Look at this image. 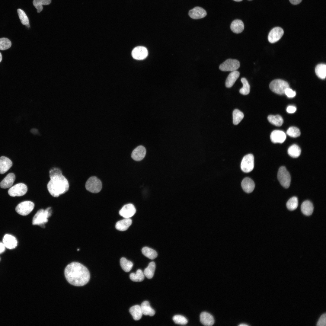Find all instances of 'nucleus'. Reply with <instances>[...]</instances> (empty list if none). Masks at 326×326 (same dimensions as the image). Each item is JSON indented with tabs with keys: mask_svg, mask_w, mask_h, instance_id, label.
Returning <instances> with one entry per match:
<instances>
[{
	"mask_svg": "<svg viewBox=\"0 0 326 326\" xmlns=\"http://www.w3.org/2000/svg\"><path fill=\"white\" fill-rule=\"evenodd\" d=\"M68 282L76 286H82L89 281L90 274L85 266L78 262H72L67 266L64 271Z\"/></svg>",
	"mask_w": 326,
	"mask_h": 326,
	"instance_id": "nucleus-1",
	"label": "nucleus"
},
{
	"mask_svg": "<svg viewBox=\"0 0 326 326\" xmlns=\"http://www.w3.org/2000/svg\"><path fill=\"white\" fill-rule=\"evenodd\" d=\"M50 177V180L47 184V188L52 196L58 197L68 190V181L62 174L53 175Z\"/></svg>",
	"mask_w": 326,
	"mask_h": 326,
	"instance_id": "nucleus-2",
	"label": "nucleus"
},
{
	"mask_svg": "<svg viewBox=\"0 0 326 326\" xmlns=\"http://www.w3.org/2000/svg\"><path fill=\"white\" fill-rule=\"evenodd\" d=\"M52 213L50 207H48L45 210L39 209L33 217L32 224L39 225L44 227V225L48 222V218L51 216Z\"/></svg>",
	"mask_w": 326,
	"mask_h": 326,
	"instance_id": "nucleus-3",
	"label": "nucleus"
},
{
	"mask_svg": "<svg viewBox=\"0 0 326 326\" xmlns=\"http://www.w3.org/2000/svg\"><path fill=\"white\" fill-rule=\"evenodd\" d=\"M289 87L287 82L280 79L273 81L269 85L270 88L272 91L279 94H284L285 89Z\"/></svg>",
	"mask_w": 326,
	"mask_h": 326,
	"instance_id": "nucleus-4",
	"label": "nucleus"
},
{
	"mask_svg": "<svg viewBox=\"0 0 326 326\" xmlns=\"http://www.w3.org/2000/svg\"><path fill=\"white\" fill-rule=\"evenodd\" d=\"M85 187L88 191L94 193L99 192L102 187L101 181L97 177L92 176L90 177L87 181Z\"/></svg>",
	"mask_w": 326,
	"mask_h": 326,
	"instance_id": "nucleus-5",
	"label": "nucleus"
},
{
	"mask_svg": "<svg viewBox=\"0 0 326 326\" xmlns=\"http://www.w3.org/2000/svg\"><path fill=\"white\" fill-rule=\"evenodd\" d=\"M278 179L282 186L288 188L290 186L291 177L289 172L284 166H281L279 169L277 173Z\"/></svg>",
	"mask_w": 326,
	"mask_h": 326,
	"instance_id": "nucleus-6",
	"label": "nucleus"
},
{
	"mask_svg": "<svg viewBox=\"0 0 326 326\" xmlns=\"http://www.w3.org/2000/svg\"><path fill=\"white\" fill-rule=\"evenodd\" d=\"M34 207V203L32 202L24 201L20 203L17 206L15 210L21 215L26 216L33 210Z\"/></svg>",
	"mask_w": 326,
	"mask_h": 326,
	"instance_id": "nucleus-7",
	"label": "nucleus"
},
{
	"mask_svg": "<svg viewBox=\"0 0 326 326\" xmlns=\"http://www.w3.org/2000/svg\"><path fill=\"white\" fill-rule=\"evenodd\" d=\"M254 166V157L252 154H248L244 157L241 164V168L243 171L249 172L253 170Z\"/></svg>",
	"mask_w": 326,
	"mask_h": 326,
	"instance_id": "nucleus-8",
	"label": "nucleus"
},
{
	"mask_svg": "<svg viewBox=\"0 0 326 326\" xmlns=\"http://www.w3.org/2000/svg\"><path fill=\"white\" fill-rule=\"evenodd\" d=\"M239 61L235 59H228L221 64L219 69L223 71H233L237 70L239 67Z\"/></svg>",
	"mask_w": 326,
	"mask_h": 326,
	"instance_id": "nucleus-9",
	"label": "nucleus"
},
{
	"mask_svg": "<svg viewBox=\"0 0 326 326\" xmlns=\"http://www.w3.org/2000/svg\"><path fill=\"white\" fill-rule=\"evenodd\" d=\"M27 190V186L24 184L20 183L15 184L8 190L9 195L11 197L21 196L25 194Z\"/></svg>",
	"mask_w": 326,
	"mask_h": 326,
	"instance_id": "nucleus-10",
	"label": "nucleus"
},
{
	"mask_svg": "<svg viewBox=\"0 0 326 326\" xmlns=\"http://www.w3.org/2000/svg\"><path fill=\"white\" fill-rule=\"evenodd\" d=\"M283 34V30L281 28L279 27H274L269 32L268 37V40L271 43L276 42L281 38Z\"/></svg>",
	"mask_w": 326,
	"mask_h": 326,
	"instance_id": "nucleus-11",
	"label": "nucleus"
},
{
	"mask_svg": "<svg viewBox=\"0 0 326 326\" xmlns=\"http://www.w3.org/2000/svg\"><path fill=\"white\" fill-rule=\"evenodd\" d=\"M131 54L134 59L140 60L143 59L147 57L148 52L147 49L145 47L138 46L134 48Z\"/></svg>",
	"mask_w": 326,
	"mask_h": 326,
	"instance_id": "nucleus-12",
	"label": "nucleus"
},
{
	"mask_svg": "<svg viewBox=\"0 0 326 326\" xmlns=\"http://www.w3.org/2000/svg\"><path fill=\"white\" fill-rule=\"evenodd\" d=\"M136 212L135 207L132 204L124 205L120 210V215L124 218H130L133 216Z\"/></svg>",
	"mask_w": 326,
	"mask_h": 326,
	"instance_id": "nucleus-13",
	"label": "nucleus"
},
{
	"mask_svg": "<svg viewBox=\"0 0 326 326\" xmlns=\"http://www.w3.org/2000/svg\"><path fill=\"white\" fill-rule=\"evenodd\" d=\"M286 138V135L283 131L274 130L272 132L270 135L271 141L274 143H282Z\"/></svg>",
	"mask_w": 326,
	"mask_h": 326,
	"instance_id": "nucleus-14",
	"label": "nucleus"
},
{
	"mask_svg": "<svg viewBox=\"0 0 326 326\" xmlns=\"http://www.w3.org/2000/svg\"><path fill=\"white\" fill-rule=\"evenodd\" d=\"M146 150L142 145H139L134 149L131 154L132 158L136 161H140L143 159L146 154Z\"/></svg>",
	"mask_w": 326,
	"mask_h": 326,
	"instance_id": "nucleus-15",
	"label": "nucleus"
},
{
	"mask_svg": "<svg viewBox=\"0 0 326 326\" xmlns=\"http://www.w3.org/2000/svg\"><path fill=\"white\" fill-rule=\"evenodd\" d=\"M206 11L203 8L196 7L190 10L189 15L193 19H199L204 17L206 15Z\"/></svg>",
	"mask_w": 326,
	"mask_h": 326,
	"instance_id": "nucleus-16",
	"label": "nucleus"
},
{
	"mask_svg": "<svg viewBox=\"0 0 326 326\" xmlns=\"http://www.w3.org/2000/svg\"><path fill=\"white\" fill-rule=\"evenodd\" d=\"M2 241L5 247L10 249L15 248L17 245L16 239L11 235H5L3 238Z\"/></svg>",
	"mask_w": 326,
	"mask_h": 326,
	"instance_id": "nucleus-17",
	"label": "nucleus"
},
{
	"mask_svg": "<svg viewBox=\"0 0 326 326\" xmlns=\"http://www.w3.org/2000/svg\"><path fill=\"white\" fill-rule=\"evenodd\" d=\"M12 163L8 158L5 156L0 157V174L6 172L11 167Z\"/></svg>",
	"mask_w": 326,
	"mask_h": 326,
	"instance_id": "nucleus-18",
	"label": "nucleus"
},
{
	"mask_svg": "<svg viewBox=\"0 0 326 326\" xmlns=\"http://www.w3.org/2000/svg\"><path fill=\"white\" fill-rule=\"evenodd\" d=\"M200 319L201 322L205 326H211L214 323V319L213 316L206 312H203L201 313Z\"/></svg>",
	"mask_w": 326,
	"mask_h": 326,
	"instance_id": "nucleus-19",
	"label": "nucleus"
},
{
	"mask_svg": "<svg viewBox=\"0 0 326 326\" xmlns=\"http://www.w3.org/2000/svg\"><path fill=\"white\" fill-rule=\"evenodd\" d=\"M241 185L243 190L248 193L252 192L255 187V184L254 181L250 178L248 177L243 179Z\"/></svg>",
	"mask_w": 326,
	"mask_h": 326,
	"instance_id": "nucleus-20",
	"label": "nucleus"
},
{
	"mask_svg": "<svg viewBox=\"0 0 326 326\" xmlns=\"http://www.w3.org/2000/svg\"><path fill=\"white\" fill-rule=\"evenodd\" d=\"M15 179L14 174H8L0 183V187L2 188H7L13 185Z\"/></svg>",
	"mask_w": 326,
	"mask_h": 326,
	"instance_id": "nucleus-21",
	"label": "nucleus"
},
{
	"mask_svg": "<svg viewBox=\"0 0 326 326\" xmlns=\"http://www.w3.org/2000/svg\"><path fill=\"white\" fill-rule=\"evenodd\" d=\"M132 223V220L130 218H125L116 223V228L119 231H124L127 229Z\"/></svg>",
	"mask_w": 326,
	"mask_h": 326,
	"instance_id": "nucleus-22",
	"label": "nucleus"
},
{
	"mask_svg": "<svg viewBox=\"0 0 326 326\" xmlns=\"http://www.w3.org/2000/svg\"><path fill=\"white\" fill-rule=\"evenodd\" d=\"M239 72L237 70L232 71L226 79L225 82L226 87L228 88L231 87L239 77Z\"/></svg>",
	"mask_w": 326,
	"mask_h": 326,
	"instance_id": "nucleus-23",
	"label": "nucleus"
},
{
	"mask_svg": "<svg viewBox=\"0 0 326 326\" xmlns=\"http://www.w3.org/2000/svg\"><path fill=\"white\" fill-rule=\"evenodd\" d=\"M314 209L313 205L309 200L304 201L301 205V210L303 213L306 216H310L313 213Z\"/></svg>",
	"mask_w": 326,
	"mask_h": 326,
	"instance_id": "nucleus-24",
	"label": "nucleus"
},
{
	"mask_svg": "<svg viewBox=\"0 0 326 326\" xmlns=\"http://www.w3.org/2000/svg\"><path fill=\"white\" fill-rule=\"evenodd\" d=\"M230 28L231 30L234 33L239 34L241 33L244 28V25L243 22L240 20H235L232 23Z\"/></svg>",
	"mask_w": 326,
	"mask_h": 326,
	"instance_id": "nucleus-25",
	"label": "nucleus"
},
{
	"mask_svg": "<svg viewBox=\"0 0 326 326\" xmlns=\"http://www.w3.org/2000/svg\"><path fill=\"white\" fill-rule=\"evenodd\" d=\"M140 307L143 314L151 316L155 314V311L151 307L148 301H145L143 302Z\"/></svg>",
	"mask_w": 326,
	"mask_h": 326,
	"instance_id": "nucleus-26",
	"label": "nucleus"
},
{
	"mask_svg": "<svg viewBox=\"0 0 326 326\" xmlns=\"http://www.w3.org/2000/svg\"><path fill=\"white\" fill-rule=\"evenodd\" d=\"M129 312L133 319L136 321L140 319L143 315L140 306L139 305H136L131 307Z\"/></svg>",
	"mask_w": 326,
	"mask_h": 326,
	"instance_id": "nucleus-27",
	"label": "nucleus"
},
{
	"mask_svg": "<svg viewBox=\"0 0 326 326\" xmlns=\"http://www.w3.org/2000/svg\"><path fill=\"white\" fill-rule=\"evenodd\" d=\"M315 72L317 76L322 79L325 78L326 75V65L324 64L318 65L315 68Z\"/></svg>",
	"mask_w": 326,
	"mask_h": 326,
	"instance_id": "nucleus-28",
	"label": "nucleus"
},
{
	"mask_svg": "<svg viewBox=\"0 0 326 326\" xmlns=\"http://www.w3.org/2000/svg\"><path fill=\"white\" fill-rule=\"evenodd\" d=\"M267 119L270 123L276 126H280L283 123L282 117L279 115H269Z\"/></svg>",
	"mask_w": 326,
	"mask_h": 326,
	"instance_id": "nucleus-29",
	"label": "nucleus"
},
{
	"mask_svg": "<svg viewBox=\"0 0 326 326\" xmlns=\"http://www.w3.org/2000/svg\"><path fill=\"white\" fill-rule=\"evenodd\" d=\"M155 269V264L154 262L150 263L148 267L144 270V275L148 279H151L153 277Z\"/></svg>",
	"mask_w": 326,
	"mask_h": 326,
	"instance_id": "nucleus-30",
	"label": "nucleus"
},
{
	"mask_svg": "<svg viewBox=\"0 0 326 326\" xmlns=\"http://www.w3.org/2000/svg\"><path fill=\"white\" fill-rule=\"evenodd\" d=\"M301 153L300 148L297 145L293 144L290 146L288 150V153L291 157L296 158L299 157Z\"/></svg>",
	"mask_w": 326,
	"mask_h": 326,
	"instance_id": "nucleus-31",
	"label": "nucleus"
},
{
	"mask_svg": "<svg viewBox=\"0 0 326 326\" xmlns=\"http://www.w3.org/2000/svg\"><path fill=\"white\" fill-rule=\"evenodd\" d=\"M51 2V0H33V3L37 9V12L39 13L43 9V5H49Z\"/></svg>",
	"mask_w": 326,
	"mask_h": 326,
	"instance_id": "nucleus-32",
	"label": "nucleus"
},
{
	"mask_svg": "<svg viewBox=\"0 0 326 326\" xmlns=\"http://www.w3.org/2000/svg\"><path fill=\"white\" fill-rule=\"evenodd\" d=\"M130 279L133 281L139 282L142 281L144 279V273L140 269H138L136 272L131 273L129 275Z\"/></svg>",
	"mask_w": 326,
	"mask_h": 326,
	"instance_id": "nucleus-33",
	"label": "nucleus"
},
{
	"mask_svg": "<svg viewBox=\"0 0 326 326\" xmlns=\"http://www.w3.org/2000/svg\"><path fill=\"white\" fill-rule=\"evenodd\" d=\"M120 263L122 269L126 272H129L133 266V264L131 261L124 257L120 259Z\"/></svg>",
	"mask_w": 326,
	"mask_h": 326,
	"instance_id": "nucleus-34",
	"label": "nucleus"
},
{
	"mask_svg": "<svg viewBox=\"0 0 326 326\" xmlns=\"http://www.w3.org/2000/svg\"><path fill=\"white\" fill-rule=\"evenodd\" d=\"M142 251L144 256L151 259H153L157 256L156 252L154 249L148 247H143L142 250Z\"/></svg>",
	"mask_w": 326,
	"mask_h": 326,
	"instance_id": "nucleus-35",
	"label": "nucleus"
},
{
	"mask_svg": "<svg viewBox=\"0 0 326 326\" xmlns=\"http://www.w3.org/2000/svg\"><path fill=\"white\" fill-rule=\"evenodd\" d=\"M17 12L21 21L23 25L30 27L29 19L24 11L21 9L17 10Z\"/></svg>",
	"mask_w": 326,
	"mask_h": 326,
	"instance_id": "nucleus-36",
	"label": "nucleus"
},
{
	"mask_svg": "<svg viewBox=\"0 0 326 326\" xmlns=\"http://www.w3.org/2000/svg\"><path fill=\"white\" fill-rule=\"evenodd\" d=\"M244 117L242 112L239 110L235 109L233 112V122L234 125H238Z\"/></svg>",
	"mask_w": 326,
	"mask_h": 326,
	"instance_id": "nucleus-37",
	"label": "nucleus"
},
{
	"mask_svg": "<svg viewBox=\"0 0 326 326\" xmlns=\"http://www.w3.org/2000/svg\"><path fill=\"white\" fill-rule=\"evenodd\" d=\"M243 86L239 90L240 93L243 95H246L249 94L250 87L247 80L245 78H242L241 79Z\"/></svg>",
	"mask_w": 326,
	"mask_h": 326,
	"instance_id": "nucleus-38",
	"label": "nucleus"
},
{
	"mask_svg": "<svg viewBox=\"0 0 326 326\" xmlns=\"http://www.w3.org/2000/svg\"><path fill=\"white\" fill-rule=\"evenodd\" d=\"M298 204V200L297 197H293L288 200L286 203V206L289 210H293L297 208Z\"/></svg>",
	"mask_w": 326,
	"mask_h": 326,
	"instance_id": "nucleus-39",
	"label": "nucleus"
},
{
	"mask_svg": "<svg viewBox=\"0 0 326 326\" xmlns=\"http://www.w3.org/2000/svg\"><path fill=\"white\" fill-rule=\"evenodd\" d=\"M11 45V41L6 38H0V50H5L9 48Z\"/></svg>",
	"mask_w": 326,
	"mask_h": 326,
	"instance_id": "nucleus-40",
	"label": "nucleus"
},
{
	"mask_svg": "<svg viewBox=\"0 0 326 326\" xmlns=\"http://www.w3.org/2000/svg\"><path fill=\"white\" fill-rule=\"evenodd\" d=\"M286 133L289 136L294 138L299 136L301 134L299 129L295 126L290 127L287 130Z\"/></svg>",
	"mask_w": 326,
	"mask_h": 326,
	"instance_id": "nucleus-41",
	"label": "nucleus"
},
{
	"mask_svg": "<svg viewBox=\"0 0 326 326\" xmlns=\"http://www.w3.org/2000/svg\"><path fill=\"white\" fill-rule=\"evenodd\" d=\"M173 320L175 323L182 325L186 324L188 322L187 318L181 315H176L173 316Z\"/></svg>",
	"mask_w": 326,
	"mask_h": 326,
	"instance_id": "nucleus-42",
	"label": "nucleus"
},
{
	"mask_svg": "<svg viewBox=\"0 0 326 326\" xmlns=\"http://www.w3.org/2000/svg\"><path fill=\"white\" fill-rule=\"evenodd\" d=\"M326 313L322 314L320 318L317 323V326H325L326 322Z\"/></svg>",
	"mask_w": 326,
	"mask_h": 326,
	"instance_id": "nucleus-43",
	"label": "nucleus"
},
{
	"mask_svg": "<svg viewBox=\"0 0 326 326\" xmlns=\"http://www.w3.org/2000/svg\"><path fill=\"white\" fill-rule=\"evenodd\" d=\"M284 94L289 98L293 97L296 95V92L293 91L289 88H287L285 89Z\"/></svg>",
	"mask_w": 326,
	"mask_h": 326,
	"instance_id": "nucleus-44",
	"label": "nucleus"
},
{
	"mask_svg": "<svg viewBox=\"0 0 326 326\" xmlns=\"http://www.w3.org/2000/svg\"><path fill=\"white\" fill-rule=\"evenodd\" d=\"M62 174V171L60 169L57 168H53L50 170L49 171V176L53 175Z\"/></svg>",
	"mask_w": 326,
	"mask_h": 326,
	"instance_id": "nucleus-45",
	"label": "nucleus"
},
{
	"mask_svg": "<svg viewBox=\"0 0 326 326\" xmlns=\"http://www.w3.org/2000/svg\"><path fill=\"white\" fill-rule=\"evenodd\" d=\"M296 107L293 106H289L286 109L287 112L289 113H293L296 111Z\"/></svg>",
	"mask_w": 326,
	"mask_h": 326,
	"instance_id": "nucleus-46",
	"label": "nucleus"
},
{
	"mask_svg": "<svg viewBox=\"0 0 326 326\" xmlns=\"http://www.w3.org/2000/svg\"><path fill=\"white\" fill-rule=\"evenodd\" d=\"M5 247L2 242H0V254L4 251L5 250Z\"/></svg>",
	"mask_w": 326,
	"mask_h": 326,
	"instance_id": "nucleus-47",
	"label": "nucleus"
},
{
	"mask_svg": "<svg viewBox=\"0 0 326 326\" xmlns=\"http://www.w3.org/2000/svg\"><path fill=\"white\" fill-rule=\"evenodd\" d=\"M302 0H289L290 3L293 5H297L300 3Z\"/></svg>",
	"mask_w": 326,
	"mask_h": 326,
	"instance_id": "nucleus-48",
	"label": "nucleus"
},
{
	"mask_svg": "<svg viewBox=\"0 0 326 326\" xmlns=\"http://www.w3.org/2000/svg\"><path fill=\"white\" fill-rule=\"evenodd\" d=\"M30 132L34 134H38L39 133L38 130L36 128L31 129Z\"/></svg>",
	"mask_w": 326,
	"mask_h": 326,
	"instance_id": "nucleus-49",
	"label": "nucleus"
},
{
	"mask_svg": "<svg viewBox=\"0 0 326 326\" xmlns=\"http://www.w3.org/2000/svg\"><path fill=\"white\" fill-rule=\"evenodd\" d=\"M239 326H248V325L246 324H241L238 325Z\"/></svg>",
	"mask_w": 326,
	"mask_h": 326,
	"instance_id": "nucleus-50",
	"label": "nucleus"
},
{
	"mask_svg": "<svg viewBox=\"0 0 326 326\" xmlns=\"http://www.w3.org/2000/svg\"><path fill=\"white\" fill-rule=\"evenodd\" d=\"M2 59V56L1 53L0 52V62H1Z\"/></svg>",
	"mask_w": 326,
	"mask_h": 326,
	"instance_id": "nucleus-51",
	"label": "nucleus"
},
{
	"mask_svg": "<svg viewBox=\"0 0 326 326\" xmlns=\"http://www.w3.org/2000/svg\"><path fill=\"white\" fill-rule=\"evenodd\" d=\"M234 0V1H236V2H240V1H242V0Z\"/></svg>",
	"mask_w": 326,
	"mask_h": 326,
	"instance_id": "nucleus-52",
	"label": "nucleus"
},
{
	"mask_svg": "<svg viewBox=\"0 0 326 326\" xmlns=\"http://www.w3.org/2000/svg\"></svg>",
	"mask_w": 326,
	"mask_h": 326,
	"instance_id": "nucleus-53",
	"label": "nucleus"
},
{
	"mask_svg": "<svg viewBox=\"0 0 326 326\" xmlns=\"http://www.w3.org/2000/svg\"></svg>",
	"mask_w": 326,
	"mask_h": 326,
	"instance_id": "nucleus-54",
	"label": "nucleus"
}]
</instances>
